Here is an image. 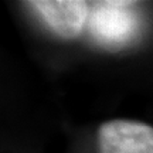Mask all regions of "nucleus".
Returning <instances> with one entry per match:
<instances>
[{
    "label": "nucleus",
    "instance_id": "obj_1",
    "mask_svg": "<svg viewBox=\"0 0 153 153\" xmlns=\"http://www.w3.org/2000/svg\"><path fill=\"white\" fill-rule=\"evenodd\" d=\"M133 1H97L89 9L88 30L102 47L128 45L139 31V17Z\"/></svg>",
    "mask_w": 153,
    "mask_h": 153
},
{
    "label": "nucleus",
    "instance_id": "obj_3",
    "mask_svg": "<svg viewBox=\"0 0 153 153\" xmlns=\"http://www.w3.org/2000/svg\"><path fill=\"white\" fill-rule=\"evenodd\" d=\"M37 13L58 37L72 40L82 33L89 14V3L78 0H37L24 3Z\"/></svg>",
    "mask_w": 153,
    "mask_h": 153
},
{
    "label": "nucleus",
    "instance_id": "obj_2",
    "mask_svg": "<svg viewBox=\"0 0 153 153\" xmlns=\"http://www.w3.org/2000/svg\"><path fill=\"white\" fill-rule=\"evenodd\" d=\"M98 153H153V126L129 119H111L97 132Z\"/></svg>",
    "mask_w": 153,
    "mask_h": 153
}]
</instances>
